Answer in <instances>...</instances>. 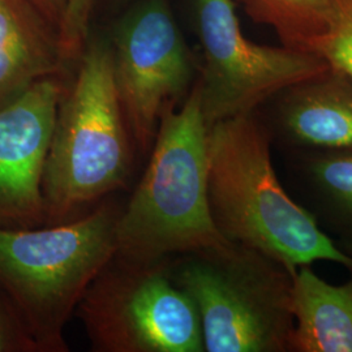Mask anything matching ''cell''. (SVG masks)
I'll use <instances>...</instances> for the list:
<instances>
[{
  "label": "cell",
  "instance_id": "6da1fadb",
  "mask_svg": "<svg viewBox=\"0 0 352 352\" xmlns=\"http://www.w3.org/2000/svg\"><path fill=\"white\" fill-rule=\"evenodd\" d=\"M208 197L214 225L227 241L260 252L292 273L315 261L351 270V254L282 187L269 131L254 113L208 128Z\"/></svg>",
  "mask_w": 352,
  "mask_h": 352
},
{
  "label": "cell",
  "instance_id": "7a4b0ae2",
  "mask_svg": "<svg viewBox=\"0 0 352 352\" xmlns=\"http://www.w3.org/2000/svg\"><path fill=\"white\" fill-rule=\"evenodd\" d=\"M208 197V126L195 81L180 109L164 113L149 164L116 222V254L164 261L228 244Z\"/></svg>",
  "mask_w": 352,
  "mask_h": 352
},
{
  "label": "cell",
  "instance_id": "3957f363",
  "mask_svg": "<svg viewBox=\"0 0 352 352\" xmlns=\"http://www.w3.org/2000/svg\"><path fill=\"white\" fill-rule=\"evenodd\" d=\"M75 81L64 89L42 176L49 225L119 188L132 162L131 133L113 78L111 46L87 45Z\"/></svg>",
  "mask_w": 352,
  "mask_h": 352
},
{
  "label": "cell",
  "instance_id": "277c9868",
  "mask_svg": "<svg viewBox=\"0 0 352 352\" xmlns=\"http://www.w3.org/2000/svg\"><path fill=\"white\" fill-rule=\"evenodd\" d=\"M119 214L103 205L72 222L0 227V286L39 350L68 351L64 327L116 253Z\"/></svg>",
  "mask_w": 352,
  "mask_h": 352
},
{
  "label": "cell",
  "instance_id": "5b68a950",
  "mask_svg": "<svg viewBox=\"0 0 352 352\" xmlns=\"http://www.w3.org/2000/svg\"><path fill=\"white\" fill-rule=\"evenodd\" d=\"M168 266L201 320L208 352L291 351L292 272L228 243L182 254Z\"/></svg>",
  "mask_w": 352,
  "mask_h": 352
},
{
  "label": "cell",
  "instance_id": "8992f818",
  "mask_svg": "<svg viewBox=\"0 0 352 352\" xmlns=\"http://www.w3.org/2000/svg\"><path fill=\"white\" fill-rule=\"evenodd\" d=\"M98 352H202L201 320L167 260L115 253L76 308Z\"/></svg>",
  "mask_w": 352,
  "mask_h": 352
},
{
  "label": "cell",
  "instance_id": "52a82bcc",
  "mask_svg": "<svg viewBox=\"0 0 352 352\" xmlns=\"http://www.w3.org/2000/svg\"><path fill=\"white\" fill-rule=\"evenodd\" d=\"M204 63L196 82L206 126L254 113L285 89L327 71L309 51L265 46L243 34L235 0H195Z\"/></svg>",
  "mask_w": 352,
  "mask_h": 352
},
{
  "label": "cell",
  "instance_id": "ba28073f",
  "mask_svg": "<svg viewBox=\"0 0 352 352\" xmlns=\"http://www.w3.org/2000/svg\"><path fill=\"white\" fill-rule=\"evenodd\" d=\"M113 78L131 138L153 146L164 113L195 84V62L166 0H145L116 28Z\"/></svg>",
  "mask_w": 352,
  "mask_h": 352
},
{
  "label": "cell",
  "instance_id": "9c48e42d",
  "mask_svg": "<svg viewBox=\"0 0 352 352\" xmlns=\"http://www.w3.org/2000/svg\"><path fill=\"white\" fill-rule=\"evenodd\" d=\"M65 87L45 77L0 107V227L46 222L42 176Z\"/></svg>",
  "mask_w": 352,
  "mask_h": 352
},
{
  "label": "cell",
  "instance_id": "30bf717a",
  "mask_svg": "<svg viewBox=\"0 0 352 352\" xmlns=\"http://www.w3.org/2000/svg\"><path fill=\"white\" fill-rule=\"evenodd\" d=\"M276 122L298 151H352V78L329 68L277 94Z\"/></svg>",
  "mask_w": 352,
  "mask_h": 352
},
{
  "label": "cell",
  "instance_id": "8fae6325",
  "mask_svg": "<svg viewBox=\"0 0 352 352\" xmlns=\"http://www.w3.org/2000/svg\"><path fill=\"white\" fill-rule=\"evenodd\" d=\"M67 63L58 32L32 0H0V107Z\"/></svg>",
  "mask_w": 352,
  "mask_h": 352
},
{
  "label": "cell",
  "instance_id": "7c38bea8",
  "mask_svg": "<svg viewBox=\"0 0 352 352\" xmlns=\"http://www.w3.org/2000/svg\"><path fill=\"white\" fill-rule=\"evenodd\" d=\"M292 314L291 351L352 352V276L336 286L311 265L298 267L292 273Z\"/></svg>",
  "mask_w": 352,
  "mask_h": 352
},
{
  "label": "cell",
  "instance_id": "4fadbf2b",
  "mask_svg": "<svg viewBox=\"0 0 352 352\" xmlns=\"http://www.w3.org/2000/svg\"><path fill=\"white\" fill-rule=\"evenodd\" d=\"M298 168L320 212L352 248V151H300Z\"/></svg>",
  "mask_w": 352,
  "mask_h": 352
},
{
  "label": "cell",
  "instance_id": "5bb4252c",
  "mask_svg": "<svg viewBox=\"0 0 352 352\" xmlns=\"http://www.w3.org/2000/svg\"><path fill=\"white\" fill-rule=\"evenodd\" d=\"M252 19L274 29L282 45L307 51L329 28L333 0H235Z\"/></svg>",
  "mask_w": 352,
  "mask_h": 352
},
{
  "label": "cell",
  "instance_id": "9a60e30c",
  "mask_svg": "<svg viewBox=\"0 0 352 352\" xmlns=\"http://www.w3.org/2000/svg\"><path fill=\"white\" fill-rule=\"evenodd\" d=\"M307 51L352 78V0H333L327 32L316 38Z\"/></svg>",
  "mask_w": 352,
  "mask_h": 352
},
{
  "label": "cell",
  "instance_id": "2e32d148",
  "mask_svg": "<svg viewBox=\"0 0 352 352\" xmlns=\"http://www.w3.org/2000/svg\"><path fill=\"white\" fill-rule=\"evenodd\" d=\"M94 3L96 0H65V12L59 30V39L64 58L68 63L78 59L88 45Z\"/></svg>",
  "mask_w": 352,
  "mask_h": 352
},
{
  "label": "cell",
  "instance_id": "e0dca14e",
  "mask_svg": "<svg viewBox=\"0 0 352 352\" xmlns=\"http://www.w3.org/2000/svg\"><path fill=\"white\" fill-rule=\"evenodd\" d=\"M37 343L20 318L11 320L0 311V352L38 351Z\"/></svg>",
  "mask_w": 352,
  "mask_h": 352
},
{
  "label": "cell",
  "instance_id": "ac0fdd59",
  "mask_svg": "<svg viewBox=\"0 0 352 352\" xmlns=\"http://www.w3.org/2000/svg\"><path fill=\"white\" fill-rule=\"evenodd\" d=\"M38 11L55 28L59 34L65 12V0H32Z\"/></svg>",
  "mask_w": 352,
  "mask_h": 352
},
{
  "label": "cell",
  "instance_id": "d6986e66",
  "mask_svg": "<svg viewBox=\"0 0 352 352\" xmlns=\"http://www.w3.org/2000/svg\"><path fill=\"white\" fill-rule=\"evenodd\" d=\"M347 253H350V254H351V256H352V248H350V250H349V251H347Z\"/></svg>",
  "mask_w": 352,
  "mask_h": 352
}]
</instances>
